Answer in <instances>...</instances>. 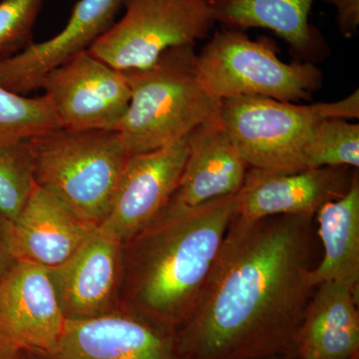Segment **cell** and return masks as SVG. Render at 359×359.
Masks as SVG:
<instances>
[{"instance_id":"obj_1","label":"cell","mask_w":359,"mask_h":359,"mask_svg":"<svg viewBox=\"0 0 359 359\" xmlns=\"http://www.w3.org/2000/svg\"><path fill=\"white\" fill-rule=\"evenodd\" d=\"M311 217L273 216L229 226L195 309L177 330L183 359L292 354L316 287Z\"/></svg>"},{"instance_id":"obj_2","label":"cell","mask_w":359,"mask_h":359,"mask_svg":"<svg viewBox=\"0 0 359 359\" xmlns=\"http://www.w3.org/2000/svg\"><path fill=\"white\" fill-rule=\"evenodd\" d=\"M237 215V194L190 209L164 208L122 245L118 306L178 330L197 306Z\"/></svg>"},{"instance_id":"obj_3","label":"cell","mask_w":359,"mask_h":359,"mask_svg":"<svg viewBox=\"0 0 359 359\" xmlns=\"http://www.w3.org/2000/svg\"><path fill=\"white\" fill-rule=\"evenodd\" d=\"M196 57L195 45H183L146 69L125 71L131 99L116 131L130 155L166 147L222 119L223 101L203 84Z\"/></svg>"},{"instance_id":"obj_4","label":"cell","mask_w":359,"mask_h":359,"mask_svg":"<svg viewBox=\"0 0 359 359\" xmlns=\"http://www.w3.org/2000/svg\"><path fill=\"white\" fill-rule=\"evenodd\" d=\"M37 186L54 194L85 223L110 211L130 155L116 130H53L28 140Z\"/></svg>"},{"instance_id":"obj_5","label":"cell","mask_w":359,"mask_h":359,"mask_svg":"<svg viewBox=\"0 0 359 359\" xmlns=\"http://www.w3.org/2000/svg\"><path fill=\"white\" fill-rule=\"evenodd\" d=\"M358 119L359 91L334 102L297 104L263 97L223 101L222 121L250 168L290 174L306 170L304 152L318 123Z\"/></svg>"},{"instance_id":"obj_6","label":"cell","mask_w":359,"mask_h":359,"mask_svg":"<svg viewBox=\"0 0 359 359\" xmlns=\"http://www.w3.org/2000/svg\"><path fill=\"white\" fill-rule=\"evenodd\" d=\"M205 88L219 100L263 97L283 102L309 101L321 88L323 73L313 63H285L269 39H250L240 29L223 27L196 57Z\"/></svg>"},{"instance_id":"obj_7","label":"cell","mask_w":359,"mask_h":359,"mask_svg":"<svg viewBox=\"0 0 359 359\" xmlns=\"http://www.w3.org/2000/svg\"><path fill=\"white\" fill-rule=\"evenodd\" d=\"M124 16L88 50L122 71L146 69L165 51L205 39L217 23L205 0H124Z\"/></svg>"},{"instance_id":"obj_8","label":"cell","mask_w":359,"mask_h":359,"mask_svg":"<svg viewBox=\"0 0 359 359\" xmlns=\"http://www.w3.org/2000/svg\"><path fill=\"white\" fill-rule=\"evenodd\" d=\"M40 88L50 99L61 128L71 131L117 130L131 99L125 73L89 50L47 73Z\"/></svg>"},{"instance_id":"obj_9","label":"cell","mask_w":359,"mask_h":359,"mask_svg":"<svg viewBox=\"0 0 359 359\" xmlns=\"http://www.w3.org/2000/svg\"><path fill=\"white\" fill-rule=\"evenodd\" d=\"M28 359H183L177 330L130 309L66 320L55 346L25 351Z\"/></svg>"},{"instance_id":"obj_10","label":"cell","mask_w":359,"mask_h":359,"mask_svg":"<svg viewBox=\"0 0 359 359\" xmlns=\"http://www.w3.org/2000/svg\"><path fill=\"white\" fill-rule=\"evenodd\" d=\"M187 156L186 138L130 156L110 211L99 230L123 245L147 226L176 191Z\"/></svg>"},{"instance_id":"obj_11","label":"cell","mask_w":359,"mask_h":359,"mask_svg":"<svg viewBox=\"0 0 359 359\" xmlns=\"http://www.w3.org/2000/svg\"><path fill=\"white\" fill-rule=\"evenodd\" d=\"M65 320L48 269L18 261L0 278V348L48 351Z\"/></svg>"},{"instance_id":"obj_12","label":"cell","mask_w":359,"mask_h":359,"mask_svg":"<svg viewBox=\"0 0 359 359\" xmlns=\"http://www.w3.org/2000/svg\"><path fill=\"white\" fill-rule=\"evenodd\" d=\"M354 171L323 167L282 174L249 168L237 194L238 216L247 221L273 216L313 218L323 205L348 190Z\"/></svg>"},{"instance_id":"obj_13","label":"cell","mask_w":359,"mask_h":359,"mask_svg":"<svg viewBox=\"0 0 359 359\" xmlns=\"http://www.w3.org/2000/svg\"><path fill=\"white\" fill-rule=\"evenodd\" d=\"M122 244L98 228L74 256L48 269L65 320L105 316L119 306Z\"/></svg>"},{"instance_id":"obj_14","label":"cell","mask_w":359,"mask_h":359,"mask_svg":"<svg viewBox=\"0 0 359 359\" xmlns=\"http://www.w3.org/2000/svg\"><path fill=\"white\" fill-rule=\"evenodd\" d=\"M124 0H79L65 27L52 39L30 44L0 62V86L26 95L40 89L47 73L100 39L115 23Z\"/></svg>"},{"instance_id":"obj_15","label":"cell","mask_w":359,"mask_h":359,"mask_svg":"<svg viewBox=\"0 0 359 359\" xmlns=\"http://www.w3.org/2000/svg\"><path fill=\"white\" fill-rule=\"evenodd\" d=\"M186 141L185 167L165 208L190 209L240 192L250 167L233 145L222 119L198 127Z\"/></svg>"},{"instance_id":"obj_16","label":"cell","mask_w":359,"mask_h":359,"mask_svg":"<svg viewBox=\"0 0 359 359\" xmlns=\"http://www.w3.org/2000/svg\"><path fill=\"white\" fill-rule=\"evenodd\" d=\"M96 229L78 218L54 194L35 185L13 222L14 252L18 261L46 269L58 268Z\"/></svg>"},{"instance_id":"obj_17","label":"cell","mask_w":359,"mask_h":359,"mask_svg":"<svg viewBox=\"0 0 359 359\" xmlns=\"http://www.w3.org/2000/svg\"><path fill=\"white\" fill-rule=\"evenodd\" d=\"M358 294L335 282L316 285L297 335L299 359H351L359 355Z\"/></svg>"},{"instance_id":"obj_18","label":"cell","mask_w":359,"mask_h":359,"mask_svg":"<svg viewBox=\"0 0 359 359\" xmlns=\"http://www.w3.org/2000/svg\"><path fill=\"white\" fill-rule=\"evenodd\" d=\"M314 0H229L212 6L217 22L231 29L266 28L285 40L302 62L316 65L330 53L320 30L309 23Z\"/></svg>"},{"instance_id":"obj_19","label":"cell","mask_w":359,"mask_h":359,"mask_svg":"<svg viewBox=\"0 0 359 359\" xmlns=\"http://www.w3.org/2000/svg\"><path fill=\"white\" fill-rule=\"evenodd\" d=\"M323 259L311 271V283L335 282L358 294L359 285V176L354 171L348 190L316 212Z\"/></svg>"},{"instance_id":"obj_20","label":"cell","mask_w":359,"mask_h":359,"mask_svg":"<svg viewBox=\"0 0 359 359\" xmlns=\"http://www.w3.org/2000/svg\"><path fill=\"white\" fill-rule=\"evenodd\" d=\"M58 128L48 96L20 95L0 86V145L28 141Z\"/></svg>"},{"instance_id":"obj_21","label":"cell","mask_w":359,"mask_h":359,"mask_svg":"<svg viewBox=\"0 0 359 359\" xmlns=\"http://www.w3.org/2000/svg\"><path fill=\"white\" fill-rule=\"evenodd\" d=\"M306 169L359 167V125L339 118L318 123L304 152Z\"/></svg>"},{"instance_id":"obj_22","label":"cell","mask_w":359,"mask_h":359,"mask_svg":"<svg viewBox=\"0 0 359 359\" xmlns=\"http://www.w3.org/2000/svg\"><path fill=\"white\" fill-rule=\"evenodd\" d=\"M35 185L28 141L0 145V212L13 223Z\"/></svg>"},{"instance_id":"obj_23","label":"cell","mask_w":359,"mask_h":359,"mask_svg":"<svg viewBox=\"0 0 359 359\" xmlns=\"http://www.w3.org/2000/svg\"><path fill=\"white\" fill-rule=\"evenodd\" d=\"M44 0L0 1V62L33 43V29Z\"/></svg>"},{"instance_id":"obj_24","label":"cell","mask_w":359,"mask_h":359,"mask_svg":"<svg viewBox=\"0 0 359 359\" xmlns=\"http://www.w3.org/2000/svg\"><path fill=\"white\" fill-rule=\"evenodd\" d=\"M337 9L339 32L346 39L353 37L359 27V0H325Z\"/></svg>"},{"instance_id":"obj_25","label":"cell","mask_w":359,"mask_h":359,"mask_svg":"<svg viewBox=\"0 0 359 359\" xmlns=\"http://www.w3.org/2000/svg\"><path fill=\"white\" fill-rule=\"evenodd\" d=\"M14 252L13 223L0 212V278L18 264Z\"/></svg>"},{"instance_id":"obj_26","label":"cell","mask_w":359,"mask_h":359,"mask_svg":"<svg viewBox=\"0 0 359 359\" xmlns=\"http://www.w3.org/2000/svg\"><path fill=\"white\" fill-rule=\"evenodd\" d=\"M0 359H28V358L25 351L0 348Z\"/></svg>"},{"instance_id":"obj_27","label":"cell","mask_w":359,"mask_h":359,"mask_svg":"<svg viewBox=\"0 0 359 359\" xmlns=\"http://www.w3.org/2000/svg\"><path fill=\"white\" fill-rule=\"evenodd\" d=\"M268 359H299L295 358V356L292 355V354H285V355H278L273 356V358H268Z\"/></svg>"},{"instance_id":"obj_28","label":"cell","mask_w":359,"mask_h":359,"mask_svg":"<svg viewBox=\"0 0 359 359\" xmlns=\"http://www.w3.org/2000/svg\"><path fill=\"white\" fill-rule=\"evenodd\" d=\"M208 4H211L212 6H219V4H224V2L229 1V0H205Z\"/></svg>"},{"instance_id":"obj_29","label":"cell","mask_w":359,"mask_h":359,"mask_svg":"<svg viewBox=\"0 0 359 359\" xmlns=\"http://www.w3.org/2000/svg\"><path fill=\"white\" fill-rule=\"evenodd\" d=\"M351 359H359V355L358 356H355V358H351Z\"/></svg>"}]
</instances>
